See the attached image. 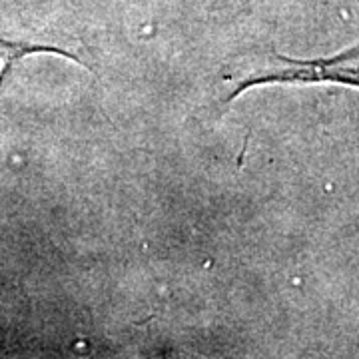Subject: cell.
I'll return each mask as SVG.
<instances>
[{
  "instance_id": "cell-1",
  "label": "cell",
  "mask_w": 359,
  "mask_h": 359,
  "mask_svg": "<svg viewBox=\"0 0 359 359\" xmlns=\"http://www.w3.org/2000/svg\"><path fill=\"white\" fill-rule=\"evenodd\" d=\"M280 62L282 66L271 68L262 76L244 80L233 90V96H238L244 88L269 82H337L359 88V42L351 48L327 58L292 60L280 56Z\"/></svg>"
},
{
  "instance_id": "cell-2",
  "label": "cell",
  "mask_w": 359,
  "mask_h": 359,
  "mask_svg": "<svg viewBox=\"0 0 359 359\" xmlns=\"http://www.w3.org/2000/svg\"><path fill=\"white\" fill-rule=\"evenodd\" d=\"M32 52H56V54H62V56H72L68 52L58 50V48H44V46H28V44H14L8 40L0 39V78L6 74V70L11 68L14 60L22 58L26 54H32Z\"/></svg>"
}]
</instances>
